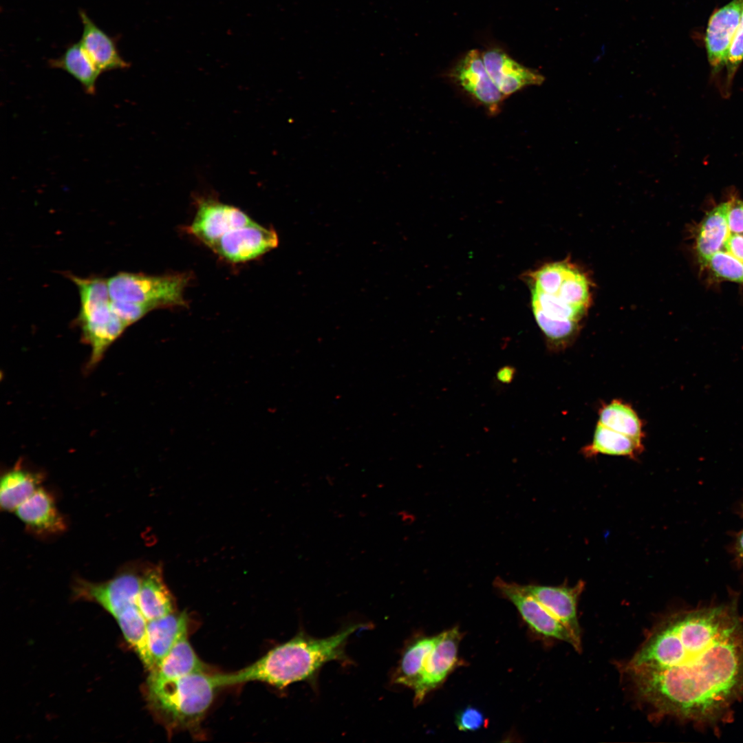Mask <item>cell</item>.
Returning <instances> with one entry per match:
<instances>
[{
	"mask_svg": "<svg viewBox=\"0 0 743 743\" xmlns=\"http://www.w3.org/2000/svg\"><path fill=\"white\" fill-rule=\"evenodd\" d=\"M660 715L710 722L743 695V625L727 605L680 611L660 622L625 667Z\"/></svg>",
	"mask_w": 743,
	"mask_h": 743,
	"instance_id": "obj_1",
	"label": "cell"
},
{
	"mask_svg": "<svg viewBox=\"0 0 743 743\" xmlns=\"http://www.w3.org/2000/svg\"><path fill=\"white\" fill-rule=\"evenodd\" d=\"M363 626L351 625L323 638H312L300 632L241 670L216 674L218 687L259 681L283 689L292 683L308 680L326 663L346 660L344 652L346 642L351 634Z\"/></svg>",
	"mask_w": 743,
	"mask_h": 743,
	"instance_id": "obj_2",
	"label": "cell"
},
{
	"mask_svg": "<svg viewBox=\"0 0 743 743\" xmlns=\"http://www.w3.org/2000/svg\"><path fill=\"white\" fill-rule=\"evenodd\" d=\"M528 276L535 320L548 341L561 346L575 334L589 306L588 280L566 261L546 264Z\"/></svg>",
	"mask_w": 743,
	"mask_h": 743,
	"instance_id": "obj_3",
	"label": "cell"
},
{
	"mask_svg": "<svg viewBox=\"0 0 743 743\" xmlns=\"http://www.w3.org/2000/svg\"><path fill=\"white\" fill-rule=\"evenodd\" d=\"M217 687L215 675L204 672L166 680H148V699L170 729H189L202 720Z\"/></svg>",
	"mask_w": 743,
	"mask_h": 743,
	"instance_id": "obj_4",
	"label": "cell"
},
{
	"mask_svg": "<svg viewBox=\"0 0 743 743\" xmlns=\"http://www.w3.org/2000/svg\"><path fill=\"white\" fill-rule=\"evenodd\" d=\"M69 278L79 294L80 305L76 321L83 341L91 348L87 369H91L128 327L112 310L107 279L74 274Z\"/></svg>",
	"mask_w": 743,
	"mask_h": 743,
	"instance_id": "obj_5",
	"label": "cell"
},
{
	"mask_svg": "<svg viewBox=\"0 0 743 743\" xmlns=\"http://www.w3.org/2000/svg\"><path fill=\"white\" fill-rule=\"evenodd\" d=\"M187 274L149 275L120 272L107 279L111 299L141 304L152 310L186 306L184 291Z\"/></svg>",
	"mask_w": 743,
	"mask_h": 743,
	"instance_id": "obj_6",
	"label": "cell"
},
{
	"mask_svg": "<svg viewBox=\"0 0 743 743\" xmlns=\"http://www.w3.org/2000/svg\"><path fill=\"white\" fill-rule=\"evenodd\" d=\"M495 585L505 598L513 603L523 619L535 632L566 642L578 652L581 650V640L539 602L523 592L519 584L497 578Z\"/></svg>",
	"mask_w": 743,
	"mask_h": 743,
	"instance_id": "obj_7",
	"label": "cell"
},
{
	"mask_svg": "<svg viewBox=\"0 0 743 743\" xmlns=\"http://www.w3.org/2000/svg\"><path fill=\"white\" fill-rule=\"evenodd\" d=\"M141 576L131 568L103 583L78 579L75 594L79 598L96 602L116 618L129 606L138 604Z\"/></svg>",
	"mask_w": 743,
	"mask_h": 743,
	"instance_id": "obj_8",
	"label": "cell"
},
{
	"mask_svg": "<svg viewBox=\"0 0 743 743\" xmlns=\"http://www.w3.org/2000/svg\"><path fill=\"white\" fill-rule=\"evenodd\" d=\"M252 222L241 209L204 197L197 199L195 216L186 230L211 248L227 233Z\"/></svg>",
	"mask_w": 743,
	"mask_h": 743,
	"instance_id": "obj_9",
	"label": "cell"
},
{
	"mask_svg": "<svg viewBox=\"0 0 743 743\" xmlns=\"http://www.w3.org/2000/svg\"><path fill=\"white\" fill-rule=\"evenodd\" d=\"M453 81L472 99L484 107L490 114L500 110L506 98L491 78L484 63L482 54L477 50L469 51L455 65L451 72Z\"/></svg>",
	"mask_w": 743,
	"mask_h": 743,
	"instance_id": "obj_10",
	"label": "cell"
},
{
	"mask_svg": "<svg viewBox=\"0 0 743 743\" xmlns=\"http://www.w3.org/2000/svg\"><path fill=\"white\" fill-rule=\"evenodd\" d=\"M279 244L276 231L255 222L233 230L222 237L211 248L233 263L255 259L275 248Z\"/></svg>",
	"mask_w": 743,
	"mask_h": 743,
	"instance_id": "obj_11",
	"label": "cell"
},
{
	"mask_svg": "<svg viewBox=\"0 0 743 743\" xmlns=\"http://www.w3.org/2000/svg\"><path fill=\"white\" fill-rule=\"evenodd\" d=\"M461 638L462 634L457 627L438 634V640L425 661L420 678L413 689L416 705L438 687L457 666Z\"/></svg>",
	"mask_w": 743,
	"mask_h": 743,
	"instance_id": "obj_12",
	"label": "cell"
},
{
	"mask_svg": "<svg viewBox=\"0 0 743 743\" xmlns=\"http://www.w3.org/2000/svg\"><path fill=\"white\" fill-rule=\"evenodd\" d=\"M742 10L743 0H732L716 10L709 19L705 46L709 64L715 72L726 65Z\"/></svg>",
	"mask_w": 743,
	"mask_h": 743,
	"instance_id": "obj_13",
	"label": "cell"
},
{
	"mask_svg": "<svg viewBox=\"0 0 743 743\" xmlns=\"http://www.w3.org/2000/svg\"><path fill=\"white\" fill-rule=\"evenodd\" d=\"M482 58L491 78L506 97L544 82L542 74L519 63L500 49H491L482 54Z\"/></svg>",
	"mask_w": 743,
	"mask_h": 743,
	"instance_id": "obj_14",
	"label": "cell"
},
{
	"mask_svg": "<svg viewBox=\"0 0 743 743\" xmlns=\"http://www.w3.org/2000/svg\"><path fill=\"white\" fill-rule=\"evenodd\" d=\"M519 588L539 602L581 640L577 603L584 588L583 581L573 587L519 585Z\"/></svg>",
	"mask_w": 743,
	"mask_h": 743,
	"instance_id": "obj_15",
	"label": "cell"
},
{
	"mask_svg": "<svg viewBox=\"0 0 743 743\" xmlns=\"http://www.w3.org/2000/svg\"><path fill=\"white\" fill-rule=\"evenodd\" d=\"M78 14L83 25L79 41L98 69L102 73L127 69L129 63L120 54L115 38L102 30L83 10H80Z\"/></svg>",
	"mask_w": 743,
	"mask_h": 743,
	"instance_id": "obj_16",
	"label": "cell"
},
{
	"mask_svg": "<svg viewBox=\"0 0 743 743\" xmlns=\"http://www.w3.org/2000/svg\"><path fill=\"white\" fill-rule=\"evenodd\" d=\"M14 512L27 528L37 534H60L66 529V521L53 497L43 488L39 487Z\"/></svg>",
	"mask_w": 743,
	"mask_h": 743,
	"instance_id": "obj_17",
	"label": "cell"
},
{
	"mask_svg": "<svg viewBox=\"0 0 743 743\" xmlns=\"http://www.w3.org/2000/svg\"><path fill=\"white\" fill-rule=\"evenodd\" d=\"M199 672H204V663L189 642L186 629L160 664L150 671L148 680H171Z\"/></svg>",
	"mask_w": 743,
	"mask_h": 743,
	"instance_id": "obj_18",
	"label": "cell"
},
{
	"mask_svg": "<svg viewBox=\"0 0 743 743\" xmlns=\"http://www.w3.org/2000/svg\"><path fill=\"white\" fill-rule=\"evenodd\" d=\"M138 606L149 621L173 612V601L159 566L146 569L142 574Z\"/></svg>",
	"mask_w": 743,
	"mask_h": 743,
	"instance_id": "obj_19",
	"label": "cell"
},
{
	"mask_svg": "<svg viewBox=\"0 0 743 743\" xmlns=\"http://www.w3.org/2000/svg\"><path fill=\"white\" fill-rule=\"evenodd\" d=\"M729 202L710 211L700 223L696 239V250L700 263L707 266L711 257L724 247L730 234L727 213Z\"/></svg>",
	"mask_w": 743,
	"mask_h": 743,
	"instance_id": "obj_20",
	"label": "cell"
},
{
	"mask_svg": "<svg viewBox=\"0 0 743 743\" xmlns=\"http://www.w3.org/2000/svg\"><path fill=\"white\" fill-rule=\"evenodd\" d=\"M186 629L187 616L184 613L177 614L172 612L147 621V643L155 667L169 654L180 634Z\"/></svg>",
	"mask_w": 743,
	"mask_h": 743,
	"instance_id": "obj_21",
	"label": "cell"
},
{
	"mask_svg": "<svg viewBox=\"0 0 743 743\" xmlns=\"http://www.w3.org/2000/svg\"><path fill=\"white\" fill-rule=\"evenodd\" d=\"M43 476L16 465L7 471L1 479L0 504L8 512L14 510L39 488Z\"/></svg>",
	"mask_w": 743,
	"mask_h": 743,
	"instance_id": "obj_22",
	"label": "cell"
},
{
	"mask_svg": "<svg viewBox=\"0 0 743 743\" xmlns=\"http://www.w3.org/2000/svg\"><path fill=\"white\" fill-rule=\"evenodd\" d=\"M51 67L61 69L74 78L89 95L96 92L101 72L90 60L80 41L69 44L58 57L49 60Z\"/></svg>",
	"mask_w": 743,
	"mask_h": 743,
	"instance_id": "obj_23",
	"label": "cell"
},
{
	"mask_svg": "<svg viewBox=\"0 0 743 743\" xmlns=\"http://www.w3.org/2000/svg\"><path fill=\"white\" fill-rule=\"evenodd\" d=\"M641 441L607 428L598 422L592 442L585 446L586 457L598 454L622 455L634 457L642 451Z\"/></svg>",
	"mask_w": 743,
	"mask_h": 743,
	"instance_id": "obj_24",
	"label": "cell"
},
{
	"mask_svg": "<svg viewBox=\"0 0 743 743\" xmlns=\"http://www.w3.org/2000/svg\"><path fill=\"white\" fill-rule=\"evenodd\" d=\"M115 618L125 638L136 652L144 666L149 671H153L155 665L147 643V620L138 604L129 606Z\"/></svg>",
	"mask_w": 743,
	"mask_h": 743,
	"instance_id": "obj_25",
	"label": "cell"
},
{
	"mask_svg": "<svg viewBox=\"0 0 743 743\" xmlns=\"http://www.w3.org/2000/svg\"><path fill=\"white\" fill-rule=\"evenodd\" d=\"M438 635L415 640L405 650L394 675L397 684L412 689L420 678L425 661L433 649Z\"/></svg>",
	"mask_w": 743,
	"mask_h": 743,
	"instance_id": "obj_26",
	"label": "cell"
},
{
	"mask_svg": "<svg viewBox=\"0 0 743 743\" xmlns=\"http://www.w3.org/2000/svg\"><path fill=\"white\" fill-rule=\"evenodd\" d=\"M599 422L639 441L643 437L642 422L636 411L629 405L618 400L601 409Z\"/></svg>",
	"mask_w": 743,
	"mask_h": 743,
	"instance_id": "obj_27",
	"label": "cell"
},
{
	"mask_svg": "<svg viewBox=\"0 0 743 743\" xmlns=\"http://www.w3.org/2000/svg\"><path fill=\"white\" fill-rule=\"evenodd\" d=\"M706 266L718 278L743 284V262L726 250L713 254Z\"/></svg>",
	"mask_w": 743,
	"mask_h": 743,
	"instance_id": "obj_28",
	"label": "cell"
},
{
	"mask_svg": "<svg viewBox=\"0 0 743 743\" xmlns=\"http://www.w3.org/2000/svg\"><path fill=\"white\" fill-rule=\"evenodd\" d=\"M743 61V10L735 34L732 40L726 63L727 79L730 82Z\"/></svg>",
	"mask_w": 743,
	"mask_h": 743,
	"instance_id": "obj_29",
	"label": "cell"
},
{
	"mask_svg": "<svg viewBox=\"0 0 743 743\" xmlns=\"http://www.w3.org/2000/svg\"><path fill=\"white\" fill-rule=\"evenodd\" d=\"M111 308L113 311L127 327L136 323L147 313L153 310L147 305L112 300Z\"/></svg>",
	"mask_w": 743,
	"mask_h": 743,
	"instance_id": "obj_30",
	"label": "cell"
},
{
	"mask_svg": "<svg viewBox=\"0 0 743 743\" xmlns=\"http://www.w3.org/2000/svg\"><path fill=\"white\" fill-rule=\"evenodd\" d=\"M455 724L462 731H477L484 726L486 720L484 713L474 707H467L460 711L455 716Z\"/></svg>",
	"mask_w": 743,
	"mask_h": 743,
	"instance_id": "obj_31",
	"label": "cell"
},
{
	"mask_svg": "<svg viewBox=\"0 0 743 743\" xmlns=\"http://www.w3.org/2000/svg\"><path fill=\"white\" fill-rule=\"evenodd\" d=\"M727 221L730 233H743V201L734 198L729 201Z\"/></svg>",
	"mask_w": 743,
	"mask_h": 743,
	"instance_id": "obj_32",
	"label": "cell"
},
{
	"mask_svg": "<svg viewBox=\"0 0 743 743\" xmlns=\"http://www.w3.org/2000/svg\"><path fill=\"white\" fill-rule=\"evenodd\" d=\"M724 248L737 259L743 262V235L730 233Z\"/></svg>",
	"mask_w": 743,
	"mask_h": 743,
	"instance_id": "obj_33",
	"label": "cell"
},
{
	"mask_svg": "<svg viewBox=\"0 0 743 743\" xmlns=\"http://www.w3.org/2000/svg\"><path fill=\"white\" fill-rule=\"evenodd\" d=\"M734 553L737 562L743 568V530L736 537L734 543Z\"/></svg>",
	"mask_w": 743,
	"mask_h": 743,
	"instance_id": "obj_34",
	"label": "cell"
}]
</instances>
